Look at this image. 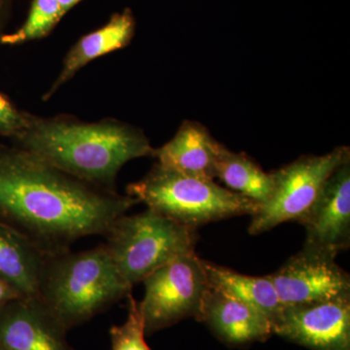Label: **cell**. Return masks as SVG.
Segmentation results:
<instances>
[{
	"label": "cell",
	"instance_id": "cell-1",
	"mask_svg": "<svg viewBox=\"0 0 350 350\" xmlns=\"http://www.w3.org/2000/svg\"><path fill=\"white\" fill-rule=\"evenodd\" d=\"M55 169L29 152L0 151V222L47 255L77 239L105 236L137 204L131 196L103 192Z\"/></svg>",
	"mask_w": 350,
	"mask_h": 350
},
{
	"label": "cell",
	"instance_id": "cell-2",
	"mask_svg": "<svg viewBox=\"0 0 350 350\" xmlns=\"http://www.w3.org/2000/svg\"><path fill=\"white\" fill-rule=\"evenodd\" d=\"M23 150L90 184L110 185L125 163L153 156L144 133L118 123L32 119L18 135Z\"/></svg>",
	"mask_w": 350,
	"mask_h": 350
},
{
	"label": "cell",
	"instance_id": "cell-3",
	"mask_svg": "<svg viewBox=\"0 0 350 350\" xmlns=\"http://www.w3.org/2000/svg\"><path fill=\"white\" fill-rule=\"evenodd\" d=\"M131 288L103 244L80 252L49 255L36 297L68 331L128 297Z\"/></svg>",
	"mask_w": 350,
	"mask_h": 350
},
{
	"label": "cell",
	"instance_id": "cell-4",
	"mask_svg": "<svg viewBox=\"0 0 350 350\" xmlns=\"http://www.w3.org/2000/svg\"><path fill=\"white\" fill-rule=\"evenodd\" d=\"M126 192L147 208L195 230L224 219L254 215L261 207L214 180L180 174L160 165L130 184Z\"/></svg>",
	"mask_w": 350,
	"mask_h": 350
},
{
	"label": "cell",
	"instance_id": "cell-5",
	"mask_svg": "<svg viewBox=\"0 0 350 350\" xmlns=\"http://www.w3.org/2000/svg\"><path fill=\"white\" fill-rule=\"evenodd\" d=\"M105 236L115 267L131 287L167 262L194 252L198 241L197 230L149 208L120 216Z\"/></svg>",
	"mask_w": 350,
	"mask_h": 350
},
{
	"label": "cell",
	"instance_id": "cell-6",
	"mask_svg": "<svg viewBox=\"0 0 350 350\" xmlns=\"http://www.w3.org/2000/svg\"><path fill=\"white\" fill-rule=\"evenodd\" d=\"M142 282L144 297L138 306L146 335L188 317L200 321L211 287L202 260L195 251L156 269Z\"/></svg>",
	"mask_w": 350,
	"mask_h": 350
},
{
	"label": "cell",
	"instance_id": "cell-7",
	"mask_svg": "<svg viewBox=\"0 0 350 350\" xmlns=\"http://www.w3.org/2000/svg\"><path fill=\"white\" fill-rule=\"evenodd\" d=\"M349 156V147H337L325 155L301 157L273 172V193L251 216L250 234H262L288 221L299 222L314 204L327 179Z\"/></svg>",
	"mask_w": 350,
	"mask_h": 350
},
{
	"label": "cell",
	"instance_id": "cell-8",
	"mask_svg": "<svg viewBox=\"0 0 350 350\" xmlns=\"http://www.w3.org/2000/svg\"><path fill=\"white\" fill-rule=\"evenodd\" d=\"M268 276L283 308L350 298V276L336 258L305 248Z\"/></svg>",
	"mask_w": 350,
	"mask_h": 350
},
{
	"label": "cell",
	"instance_id": "cell-9",
	"mask_svg": "<svg viewBox=\"0 0 350 350\" xmlns=\"http://www.w3.org/2000/svg\"><path fill=\"white\" fill-rule=\"evenodd\" d=\"M305 250L336 258L350 246V156L327 179L310 211L299 221Z\"/></svg>",
	"mask_w": 350,
	"mask_h": 350
},
{
	"label": "cell",
	"instance_id": "cell-10",
	"mask_svg": "<svg viewBox=\"0 0 350 350\" xmlns=\"http://www.w3.org/2000/svg\"><path fill=\"white\" fill-rule=\"evenodd\" d=\"M273 333L312 350H350V298L285 306Z\"/></svg>",
	"mask_w": 350,
	"mask_h": 350
},
{
	"label": "cell",
	"instance_id": "cell-11",
	"mask_svg": "<svg viewBox=\"0 0 350 350\" xmlns=\"http://www.w3.org/2000/svg\"><path fill=\"white\" fill-rule=\"evenodd\" d=\"M66 332L38 297L0 308V345L6 350H73Z\"/></svg>",
	"mask_w": 350,
	"mask_h": 350
},
{
	"label": "cell",
	"instance_id": "cell-12",
	"mask_svg": "<svg viewBox=\"0 0 350 350\" xmlns=\"http://www.w3.org/2000/svg\"><path fill=\"white\" fill-rule=\"evenodd\" d=\"M200 321L206 322L225 344L236 347L264 342L273 334L266 315L213 288L206 295Z\"/></svg>",
	"mask_w": 350,
	"mask_h": 350
},
{
	"label": "cell",
	"instance_id": "cell-13",
	"mask_svg": "<svg viewBox=\"0 0 350 350\" xmlns=\"http://www.w3.org/2000/svg\"><path fill=\"white\" fill-rule=\"evenodd\" d=\"M222 144L211 137L206 126L184 122L172 140L153 156L161 167L198 178L215 179V167Z\"/></svg>",
	"mask_w": 350,
	"mask_h": 350
},
{
	"label": "cell",
	"instance_id": "cell-14",
	"mask_svg": "<svg viewBox=\"0 0 350 350\" xmlns=\"http://www.w3.org/2000/svg\"><path fill=\"white\" fill-rule=\"evenodd\" d=\"M49 255L19 232L0 222V278L23 297H36Z\"/></svg>",
	"mask_w": 350,
	"mask_h": 350
},
{
	"label": "cell",
	"instance_id": "cell-15",
	"mask_svg": "<svg viewBox=\"0 0 350 350\" xmlns=\"http://www.w3.org/2000/svg\"><path fill=\"white\" fill-rule=\"evenodd\" d=\"M209 285L214 290L252 306L266 315L271 325L280 319L283 306L268 275L252 276L202 260Z\"/></svg>",
	"mask_w": 350,
	"mask_h": 350
},
{
	"label": "cell",
	"instance_id": "cell-16",
	"mask_svg": "<svg viewBox=\"0 0 350 350\" xmlns=\"http://www.w3.org/2000/svg\"><path fill=\"white\" fill-rule=\"evenodd\" d=\"M133 31L131 16L121 14L113 17L105 27L80 39L64 59L61 75L50 93L56 91L90 62L123 48L130 41Z\"/></svg>",
	"mask_w": 350,
	"mask_h": 350
},
{
	"label": "cell",
	"instance_id": "cell-17",
	"mask_svg": "<svg viewBox=\"0 0 350 350\" xmlns=\"http://www.w3.org/2000/svg\"><path fill=\"white\" fill-rule=\"evenodd\" d=\"M215 178L225 188L260 206L268 202L275 183L273 172H265L246 154L234 153L223 145L216 162Z\"/></svg>",
	"mask_w": 350,
	"mask_h": 350
},
{
	"label": "cell",
	"instance_id": "cell-18",
	"mask_svg": "<svg viewBox=\"0 0 350 350\" xmlns=\"http://www.w3.org/2000/svg\"><path fill=\"white\" fill-rule=\"evenodd\" d=\"M62 17L63 14L57 0H34L23 27L13 33L1 36L0 42L15 45L42 38Z\"/></svg>",
	"mask_w": 350,
	"mask_h": 350
},
{
	"label": "cell",
	"instance_id": "cell-19",
	"mask_svg": "<svg viewBox=\"0 0 350 350\" xmlns=\"http://www.w3.org/2000/svg\"><path fill=\"white\" fill-rule=\"evenodd\" d=\"M128 315L121 325L110 328L111 350H152L145 340L144 319L138 301L129 295Z\"/></svg>",
	"mask_w": 350,
	"mask_h": 350
},
{
	"label": "cell",
	"instance_id": "cell-20",
	"mask_svg": "<svg viewBox=\"0 0 350 350\" xmlns=\"http://www.w3.org/2000/svg\"><path fill=\"white\" fill-rule=\"evenodd\" d=\"M29 117L21 113L0 94V135L17 137L29 124Z\"/></svg>",
	"mask_w": 350,
	"mask_h": 350
},
{
	"label": "cell",
	"instance_id": "cell-21",
	"mask_svg": "<svg viewBox=\"0 0 350 350\" xmlns=\"http://www.w3.org/2000/svg\"><path fill=\"white\" fill-rule=\"evenodd\" d=\"M20 297L23 296L17 290L14 289L3 278H0V308L6 305L9 301L20 298Z\"/></svg>",
	"mask_w": 350,
	"mask_h": 350
},
{
	"label": "cell",
	"instance_id": "cell-22",
	"mask_svg": "<svg viewBox=\"0 0 350 350\" xmlns=\"http://www.w3.org/2000/svg\"><path fill=\"white\" fill-rule=\"evenodd\" d=\"M79 1H81V0H57L59 7H61L63 16L68 12L69 9L72 8V7L76 5Z\"/></svg>",
	"mask_w": 350,
	"mask_h": 350
},
{
	"label": "cell",
	"instance_id": "cell-23",
	"mask_svg": "<svg viewBox=\"0 0 350 350\" xmlns=\"http://www.w3.org/2000/svg\"><path fill=\"white\" fill-rule=\"evenodd\" d=\"M2 0H0V17H1Z\"/></svg>",
	"mask_w": 350,
	"mask_h": 350
},
{
	"label": "cell",
	"instance_id": "cell-24",
	"mask_svg": "<svg viewBox=\"0 0 350 350\" xmlns=\"http://www.w3.org/2000/svg\"><path fill=\"white\" fill-rule=\"evenodd\" d=\"M0 350H6V349H3V347H2L1 345H0Z\"/></svg>",
	"mask_w": 350,
	"mask_h": 350
}]
</instances>
